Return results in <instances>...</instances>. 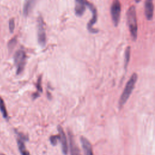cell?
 I'll use <instances>...</instances> for the list:
<instances>
[{
    "label": "cell",
    "instance_id": "cell-18",
    "mask_svg": "<svg viewBox=\"0 0 155 155\" xmlns=\"http://www.w3.org/2000/svg\"><path fill=\"white\" fill-rule=\"evenodd\" d=\"M15 44H16V39H12L8 43V48H13V47L15 45Z\"/></svg>",
    "mask_w": 155,
    "mask_h": 155
},
{
    "label": "cell",
    "instance_id": "cell-2",
    "mask_svg": "<svg viewBox=\"0 0 155 155\" xmlns=\"http://www.w3.org/2000/svg\"><path fill=\"white\" fill-rule=\"evenodd\" d=\"M137 79V75L136 73L133 74L131 77L130 78L129 81L127 83L122 93V95L120 96V99H119V105L123 106L125 103L127 102V99L130 97L131 93H132L134 87L135 86V84Z\"/></svg>",
    "mask_w": 155,
    "mask_h": 155
},
{
    "label": "cell",
    "instance_id": "cell-11",
    "mask_svg": "<svg viewBox=\"0 0 155 155\" xmlns=\"http://www.w3.org/2000/svg\"><path fill=\"white\" fill-rule=\"evenodd\" d=\"M70 137V153L71 155H81L80 150L78 147V146L76 144L75 141L72 137V136L70 134H69Z\"/></svg>",
    "mask_w": 155,
    "mask_h": 155
},
{
    "label": "cell",
    "instance_id": "cell-19",
    "mask_svg": "<svg viewBox=\"0 0 155 155\" xmlns=\"http://www.w3.org/2000/svg\"><path fill=\"white\" fill-rule=\"evenodd\" d=\"M134 1H135V2H139L140 0H134Z\"/></svg>",
    "mask_w": 155,
    "mask_h": 155
},
{
    "label": "cell",
    "instance_id": "cell-12",
    "mask_svg": "<svg viewBox=\"0 0 155 155\" xmlns=\"http://www.w3.org/2000/svg\"><path fill=\"white\" fill-rule=\"evenodd\" d=\"M36 0H26L23 8V13L25 16H27L30 12L31 11L32 8H33Z\"/></svg>",
    "mask_w": 155,
    "mask_h": 155
},
{
    "label": "cell",
    "instance_id": "cell-17",
    "mask_svg": "<svg viewBox=\"0 0 155 155\" xmlns=\"http://www.w3.org/2000/svg\"><path fill=\"white\" fill-rule=\"evenodd\" d=\"M58 139H59V136H53L50 137V141L53 145H55L57 143Z\"/></svg>",
    "mask_w": 155,
    "mask_h": 155
},
{
    "label": "cell",
    "instance_id": "cell-7",
    "mask_svg": "<svg viewBox=\"0 0 155 155\" xmlns=\"http://www.w3.org/2000/svg\"><path fill=\"white\" fill-rule=\"evenodd\" d=\"M58 130L59 133V140L61 143V147L62 152L64 154H67L68 152V145H67V137L65 134V133L61 126L58 127Z\"/></svg>",
    "mask_w": 155,
    "mask_h": 155
},
{
    "label": "cell",
    "instance_id": "cell-9",
    "mask_svg": "<svg viewBox=\"0 0 155 155\" xmlns=\"http://www.w3.org/2000/svg\"><path fill=\"white\" fill-rule=\"evenodd\" d=\"M153 0H145V15L148 20H151L153 16Z\"/></svg>",
    "mask_w": 155,
    "mask_h": 155
},
{
    "label": "cell",
    "instance_id": "cell-8",
    "mask_svg": "<svg viewBox=\"0 0 155 155\" xmlns=\"http://www.w3.org/2000/svg\"><path fill=\"white\" fill-rule=\"evenodd\" d=\"M87 6V1L86 0H75V5H74V12L75 14L78 16H82Z\"/></svg>",
    "mask_w": 155,
    "mask_h": 155
},
{
    "label": "cell",
    "instance_id": "cell-6",
    "mask_svg": "<svg viewBox=\"0 0 155 155\" xmlns=\"http://www.w3.org/2000/svg\"><path fill=\"white\" fill-rule=\"evenodd\" d=\"M87 6L89 8L92 13V18L91 20L89 21L87 25V28L91 33H97V30L93 27V25L96 22L97 15V10L95 7L91 3L87 1Z\"/></svg>",
    "mask_w": 155,
    "mask_h": 155
},
{
    "label": "cell",
    "instance_id": "cell-16",
    "mask_svg": "<svg viewBox=\"0 0 155 155\" xmlns=\"http://www.w3.org/2000/svg\"><path fill=\"white\" fill-rule=\"evenodd\" d=\"M15 28V21L13 19H10L9 21V29L11 33H12Z\"/></svg>",
    "mask_w": 155,
    "mask_h": 155
},
{
    "label": "cell",
    "instance_id": "cell-10",
    "mask_svg": "<svg viewBox=\"0 0 155 155\" xmlns=\"http://www.w3.org/2000/svg\"><path fill=\"white\" fill-rule=\"evenodd\" d=\"M81 142L83 147L84 155H93L92 148L90 142L84 137H81Z\"/></svg>",
    "mask_w": 155,
    "mask_h": 155
},
{
    "label": "cell",
    "instance_id": "cell-1",
    "mask_svg": "<svg viewBox=\"0 0 155 155\" xmlns=\"http://www.w3.org/2000/svg\"><path fill=\"white\" fill-rule=\"evenodd\" d=\"M127 23L130 34L134 40L137 38V24L136 18V12L134 6H131L127 13Z\"/></svg>",
    "mask_w": 155,
    "mask_h": 155
},
{
    "label": "cell",
    "instance_id": "cell-14",
    "mask_svg": "<svg viewBox=\"0 0 155 155\" xmlns=\"http://www.w3.org/2000/svg\"><path fill=\"white\" fill-rule=\"evenodd\" d=\"M0 110L4 116V118H7L8 117L7 111L6 110V108L5 106V104L2 100V99L0 97Z\"/></svg>",
    "mask_w": 155,
    "mask_h": 155
},
{
    "label": "cell",
    "instance_id": "cell-20",
    "mask_svg": "<svg viewBox=\"0 0 155 155\" xmlns=\"http://www.w3.org/2000/svg\"><path fill=\"white\" fill-rule=\"evenodd\" d=\"M0 155H4V154H1Z\"/></svg>",
    "mask_w": 155,
    "mask_h": 155
},
{
    "label": "cell",
    "instance_id": "cell-4",
    "mask_svg": "<svg viewBox=\"0 0 155 155\" xmlns=\"http://www.w3.org/2000/svg\"><path fill=\"white\" fill-rule=\"evenodd\" d=\"M121 5L119 0H114L110 8L111 16L115 26L118 25L120 16Z\"/></svg>",
    "mask_w": 155,
    "mask_h": 155
},
{
    "label": "cell",
    "instance_id": "cell-3",
    "mask_svg": "<svg viewBox=\"0 0 155 155\" xmlns=\"http://www.w3.org/2000/svg\"><path fill=\"white\" fill-rule=\"evenodd\" d=\"M26 62V54L24 50H18L14 55V62L16 67V74H19L24 70Z\"/></svg>",
    "mask_w": 155,
    "mask_h": 155
},
{
    "label": "cell",
    "instance_id": "cell-13",
    "mask_svg": "<svg viewBox=\"0 0 155 155\" xmlns=\"http://www.w3.org/2000/svg\"><path fill=\"white\" fill-rule=\"evenodd\" d=\"M24 139V138L22 137V136H20L18 139V145L19 150L21 155H30L28 151L25 148V146L23 141Z\"/></svg>",
    "mask_w": 155,
    "mask_h": 155
},
{
    "label": "cell",
    "instance_id": "cell-5",
    "mask_svg": "<svg viewBox=\"0 0 155 155\" xmlns=\"http://www.w3.org/2000/svg\"><path fill=\"white\" fill-rule=\"evenodd\" d=\"M38 41L39 44L42 47H44L46 43V33L44 27V23L41 16L38 18Z\"/></svg>",
    "mask_w": 155,
    "mask_h": 155
},
{
    "label": "cell",
    "instance_id": "cell-15",
    "mask_svg": "<svg viewBox=\"0 0 155 155\" xmlns=\"http://www.w3.org/2000/svg\"><path fill=\"white\" fill-rule=\"evenodd\" d=\"M130 47H128L126 48L125 52V59H124L125 68H127V65H128L129 60H130Z\"/></svg>",
    "mask_w": 155,
    "mask_h": 155
}]
</instances>
